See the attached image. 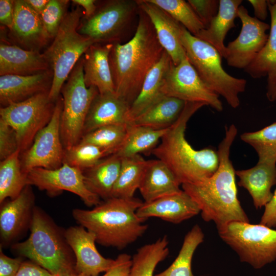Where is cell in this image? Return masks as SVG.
Masks as SVG:
<instances>
[{"label":"cell","mask_w":276,"mask_h":276,"mask_svg":"<svg viewBox=\"0 0 276 276\" xmlns=\"http://www.w3.org/2000/svg\"><path fill=\"white\" fill-rule=\"evenodd\" d=\"M128 125H113L98 128L84 134L79 143L98 146L109 155L114 154L123 144Z\"/></svg>","instance_id":"obj_39"},{"label":"cell","mask_w":276,"mask_h":276,"mask_svg":"<svg viewBox=\"0 0 276 276\" xmlns=\"http://www.w3.org/2000/svg\"><path fill=\"white\" fill-rule=\"evenodd\" d=\"M121 165V158L113 154L83 171L87 189L100 198L106 200L111 198Z\"/></svg>","instance_id":"obj_30"},{"label":"cell","mask_w":276,"mask_h":276,"mask_svg":"<svg viewBox=\"0 0 276 276\" xmlns=\"http://www.w3.org/2000/svg\"><path fill=\"white\" fill-rule=\"evenodd\" d=\"M109 156L102 148L87 143H79L64 149L63 163L84 171Z\"/></svg>","instance_id":"obj_40"},{"label":"cell","mask_w":276,"mask_h":276,"mask_svg":"<svg viewBox=\"0 0 276 276\" xmlns=\"http://www.w3.org/2000/svg\"><path fill=\"white\" fill-rule=\"evenodd\" d=\"M20 151L17 150L13 154L0 163V203L6 199H13L17 197L28 185L27 174L21 168Z\"/></svg>","instance_id":"obj_34"},{"label":"cell","mask_w":276,"mask_h":276,"mask_svg":"<svg viewBox=\"0 0 276 276\" xmlns=\"http://www.w3.org/2000/svg\"><path fill=\"white\" fill-rule=\"evenodd\" d=\"M51 70L43 54L1 43L0 75L28 76Z\"/></svg>","instance_id":"obj_25"},{"label":"cell","mask_w":276,"mask_h":276,"mask_svg":"<svg viewBox=\"0 0 276 276\" xmlns=\"http://www.w3.org/2000/svg\"><path fill=\"white\" fill-rule=\"evenodd\" d=\"M270 15L268 40L254 60L244 71L253 78L267 77L266 97L276 101V1H268Z\"/></svg>","instance_id":"obj_24"},{"label":"cell","mask_w":276,"mask_h":276,"mask_svg":"<svg viewBox=\"0 0 276 276\" xmlns=\"http://www.w3.org/2000/svg\"><path fill=\"white\" fill-rule=\"evenodd\" d=\"M28 5L38 14L45 9L49 0H26Z\"/></svg>","instance_id":"obj_51"},{"label":"cell","mask_w":276,"mask_h":276,"mask_svg":"<svg viewBox=\"0 0 276 276\" xmlns=\"http://www.w3.org/2000/svg\"><path fill=\"white\" fill-rule=\"evenodd\" d=\"M205 105L203 103L186 102L177 120L151 152L167 166L180 185L207 178L215 173L219 166L217 151L210 148L196 150L185 137L189 120Z\"/></svg>","instance_id":"obj_3"},{"label":"cell","mask_w":276,"mask_h":276,"mask_svg":"<svg viewBox=\"0 0 276 276\" xmlns=\"http://www.w3.org/2000/svg\"><path fill=\"white\" fill-rule=\"evenodd\" d=\"M14 1H0V22L10 30L13 25Z\"/></svg>","instance_id":"obj_48"},{"label":"cell","mask_w":276,"mask_h":276,"mask_svg":"<svg viewBox=\"0 0 276 276\" xmlns=\"http://www.w3.org/2000/svg\"><path fill=\"white\" fill-rule=\"evenodd\" d=\"M82 56L63 85V108L60 135L64 149L79 143L83 135L85 120L91 103L99 94L94 86L86 87L84 80Z\"/></svg>","instance_id":"obj_9"},{"label":"cell","mask_w":276,"mask_h":276,"mask_svg":"<svg viewBox=\"0 0 276 276\" xmlns=\"http://www.w3.org/2000/svg\"><path fill=\"white\" fill-rule=\"evenodd\" d=\"M23 261L20 258H12L0 249V276H16Z\"/></svg>","instance_id":"obj_45"},{"label":"cell","mask_w":276,"mask_h":276,"mask_svg":"<svg viewBox=\"0 0 276 276\" xmlns=\"http://www.w3.org/2000/svg\"><path fill=\"white\" fill-rule=\"evenodd\" d=\"M180 184L162 160H147L139 190L144 202H150L161 197L178 192Z\"/></svg>","instance_id":"obj_28"},{"label":"cell","mask_w":276,"mask_h":276,"mask_svg":"<svg viewBox=\"0 0 276 276\" xmlns=\"http://www.w3.org/2000/svg\"><path fill=\"white\" fill-rule=\"evenodd\" d=\"M188 2L205 28L218 13V0H188Z\"/></svg>","instance_id":"obj_43"},{"label":"cell","mask_w":276,"mask_h":276,"mask_svg":"<svg viewBox=\"0 0 276 276\" xmlns=\"http://www.w3.org/2000/svg\"><path fill=\"white\" fill-rule=\"evenodd\" d=\"M2 204L0 210L1 246H6L30 228L35 208L31 186H27L14 199Z\"/></svg>","instance_id":"obj_17"},{"label":"cell","mask_w":276,"mask_h":276,"mask_svg":"<svg viewBox=\"0 0 276 276\" xmlns=\"http://www.w3.org/2000/svg\"><path fill=\"white\" fill-rule=\"evenodd\" d=\"M137 10L136 1H109L97 9L92 16L83 18L78 31L96 43L117 42Z\"/></svg>","instance_id":"obj_11"},{"label":"cell","mask_w":276,"mask_h":276,"mask_svg":"<svg viewBox=\"0 0 276 276\" xmlns=\"http://www.w3.org/2000/svg\"><path fill=\"white\" fill-rule=\"evenodd\" d=\"M82 12L80 6L66 13L54 40L43 53L53 72L50 99L56 102L62 87L76 63L96 42L81 35L78 28Z\"/></svg>","instance_id":"obj_6"},{"label":"cell","mask_w":276,"mask_h":276,"mask_svg":"<svg viewBox=\"0 0 276 276\" xmlns=\"http://www.w3.org/2000/svg\"><path fill=\"white\" fill-rule=\"evenodd\" d=\"M181 40L187 57L204 83L221 96L232 107L240 105L239 95L246 88V80L234 77L222 65V57L209 43L199 39L183 27Z\"/></svg>","instance_id":"obj_7"},{"label":"cell","mask_w":276,"mask_h":276,"mask_svg":"<svg viewBox=\"0 0 276 276\" xmlns=\"http://www.w3.org/2000/svg\"><path fill=\"white\" fill-rule=\"evenodd\" d=\"M112 46L96 43L82 56L85 84L96 87L100 94L116 93L109 60Z\"/></svg>","instance_id":"obj_23"},{"label":"cell","mask_w":276,"mask_h":276,"mask_svg":"<svg viewBox=\"0 0 276 276\" xmlns=\"http://www.w3.org/2000/svg\"><path fill=\"white\" fill-rule=\"evenodd\" d=\"M64 236L75 258V270L85 276H98L106 271L114 260L102 256L96 246L95 235L81 225L71 226Z\"/></svg>","instance_id":"obj_16"},{"label":"cell","mask_w":276,"mask_h":276,"mask_svg":"<svg viewBox=\"0 0 276 276\" xmlns=\"http://www.w3.org/2000/svg\"><path fill=\"white\" fill-rule=\"evenodd\" d=\"M235 125L225 127L218 146L219 164L215 173L201 181L181 185L198 205L202 219L213 221L219 227L234 221L249 222L237 195L235 170L230 159V149L237 134Z\"/></svg>","instance_id":"obj_1"},{"label":"cell","mask_w":276,"mask_h":276,"mask_svg":"<svg viewBox=\"0 0 276 276\" xmlns=\"http://www.w3.org/2000/svg\"><path fill=\"white\" fill-rule=\"evenodd\" d=\"M238 17L242 24L238 36L226 47L227 64L237 68H246L256 58L266 44L270 25L249 15L247 9L241 5Z\"/></svg>","instance_id":"obj_15"},{"label":"cell","mask_w":276,"mask_h":276,"mask_svg":"<svg viewBox=\"0 0 276 276\" xmlns=\"http://www.w3.org/2000/svg\"><path fill=\"white\" fill-rule=\"evenodd\" d=\"M199 213L198 205L182 190L150 202H143L136 211L138 217L145 220L156 217L174 224L180 223Z\"/></svg>","instance_id":"obj_19"},{"label":"cell","mask_w":276,"mask_h":276,"mask_svg":"<svg viewBox=\"0 0 276 276\" xmlns=\"http://www.w3.org/2000/svg\"><path fill=\"white\" fill-rule=\"evenodd\" d=\"M72 2L84 9V18H88L92 16L97 9L95 4L96 1L95 0H73Z\"/></svg>","instance_id":"obj_50"},{"label":"cell","mask_w":276,"mask_h":276,"mask_svg":"<svg viewBox=\"0 0 276 276\" xmlns=\"http://www.w3.org/2000/svg\"><path fill=\"white\" fill-rule=\"evenodd\" d=\"M69 1L49 0L40 14L43 27L51 38L56 36L60 26L66 15Z\"/></svg>","instance_id":"obj_41"},{"label":"cell","mask_w":276,"mask_h":276,"mask_svg":"<svg viewBox=\"0 0 276 276\" xmlns=\"http://www.w3.org/2000/svg\"><path fill=\"white\" fill-rule=\"evenodd\" d=\"M49 93L38 94L0 109V119L16 133L20 154L31 146L36 135L52 117L56 102L50 99Z\"/></svg>","instance_id":"obj_10"},{"label":"cell","mask_w":276,"mask_h":276,"mask_svg":"<svg viewBox=\"0 0 276 276\" xmlns=\"http://www.w3.org/2000/svg\"><path fill=\"white\" fill-rule=\"evenodd\" d=\"M131 265V256L126 253L121 254L102 276H129Z\"/></svg>","instance_id":"obj_44"},{"label":"cell","mask_w":276,"mask_h":276,"mask_svg":"<svg viewBox=\"0 0 276 276\" xmlns=\"http://www.w3.org/2000/svg\"><path fill=\"white\" fill-rule=\"evenodd\" d=\"M30 235L12 248L53 274L67 275L76 272L75 256L62 232L51 218L35 206Z\"/></svg>","instance_id":"obj_5"},{"label":"cell","mask_w":276,"mask_h":276,"mask_svg":"<svg viewBox=\"0 0 276 276\" xmlns=\"http://www.w3.org/2000/svg\"><path fill=\"white\" fill-rule=\"evenodd\" d=\"M27 180L28 185L45 191L51 196L66 191L78 196L88 206H96L101 202L86 186L83 171L66 163L53 170L34 168L27 173Z\"/></svg>","instance_id":"obj_14"},{"label":"cell","mask_w":276,"mask_h":276,"mask_svg":"<svg viewBox=\"0 0 276 276\" xmlns=\"http://www.w3.org/2000/svg\"><path fill=\"white\" fill-rule=\"evenodd\" d=\"M10 31L14 39L27 50L39 51L50 39L40 15L26 0L14 1L13 25Z\"/></svg>","instance_id":"obj_20"},{"label":"cell","mask_w":276,"mask_h":276,"mask_svg":"<svg viewBox=\"0 0 276 276\" xmlns=\"http://www.w3.org/2000/svg\"><path fill=\"white\" fill-rule=\"evenodd\" d=\"M62 108L63 99L60 96L49 123L37 133L31 146L21 153V168L26 174L34 168L53 170L62 165L64 154L60 135Z\"/></svg>","instance_id":"obj_12"},{"label":"cell","mask_w":276,"mask_h":276,"mask_svg":"<svg viewBox=\"0 0 276 276\" xmlns=\"http://www.w3.org/2000/svg\"><path fill=\"white\" fill-rule=\"evenodd\" d=\"M139 9L149 18L158 40L174 65L187 58L181 36L183 26L166 12L148 0L136 1Z\"/></svg>","instance_id":"obj_18"},{"label":"cell","mask_w":276,"mask_h":276,"mask_svg":"<svg viewBox=\"0 0 276 276\" xmlns=\"http://www.w3.org/2000/svg\"><path fill=\"white\" fill-rule=\"evenodd\" d=\"M143 202L132 197H111L91 210L75 209L76 221L96 236L101 245L122 249L141 237L148 228L136 214Z\"/></svg>","instance_id":"obj_4"},{"label":"cell","mask_w":276,"mask_h":276,"mask_svg":"<svg viewBox=\"0 0 276 276\" xmlns=\"http://www.w3.org/2000/svg\"><path fill=\"white\" fill-rule=\"evenodd\" d=\"M53 74L52 70L37 74L0 76V103L2 107L25 101L38 94L49 91Z\"/></svg>","instance_id":"obj_21"},{"label":"cell","mask_w":276,"mask_h":276,"mask_svg":"<svg viewBox=\"0 0 276 276\" xmlns=\"http://www.w3.org/2000/svg\"><path fill=\"white\" fill-rule=\"evenodd\" d=\"M54 276H85V275L81 273H78L77 272H75V273H73L67 275H55Z\"/></svg>","instance_id":"obj_52"},{"label":"cell","mask_w":276,"mask_h":276,"mask_svg":"<svg viewBox=\"0 0 276 276\" xmlns=\"http://www.w3.org/2000/svg\"><path fill=\"white\" fill-rule=\"evenodd\" d=\"M186 102L165 96L139 117L131 124L156 130L170 128L181 114Z\"/></svg>","instance_id":"obj_31"},{"label":"cell","mask_w":276,"mask_h":276,"mask_svg":"<svg viewBox=\"0 0 276 276\" xmlns=\"http://www.w3.org/2000/svg\"><path fill=\"white\" fill-rule=\"evenodd\" d=\"M242 0H220L218 12L209 25L194 35L215 48L225 58L224 40L228 31L235 27V19Z\"/></svg>","instance_id":"obj_29"},{"label":"cell","mask_w":276,"mask_h":276,"mask_svg":"<svg viewBox=\"0 0 276 276\" xmlns=\"http://www.w3.org/2000/svg\"><path fill=\"white\" fill-rule=\"evenodd\" d=\"M16 276H54L33 261L22 262Z\"/></svg>","instance_id":"obj_47"},{"label":"cell","mask_w":276,"mask_h":276,"mask_svg":"<svg viewBox=\"0 0 276 276\" xmlns=\"http://www.w3.org/2000/svg\"><path fill=\"white\" fill-rule=\"evenodd\" d=\"M240 139L255 150L258 162L276 164V122L258 131L244 132Z\"/></svg>","instance_id":"obj_37"},{"label":"cell","mask_w":276,"mask_h":276,"mask_svg":"<svg viewBox=\"0 0 276 276\" xmlns=\"http://www.w3.org/2000/svg\"><path fill=\"white\" fill-rule=\"evenodd\" d=\"M220 238L242 262L260 269L276 260V229L259 224L234 221L217 228Z\"/></svg>","instance_id":"obj_8"},{"label":"cell","mask_w":276,"mask_h":276,"mask_svg":"<svg viewBox=\"0 0 276 276\" xmlns=\"http://www.w3.org/2000/svg\"><path fill=\"white\" fill-rule=\"evenodd\" d=\"M129 108V104L116 93H99L89 108L84 124L83 135L103 126L130 124Z\"/></svg>","instance_id":"obj_22"},{"label":"cell","mask_w":276,"mask_h":276,"mask_svg":"<svg viewBox=\"0 0 276 276\" xmlns=\"http://www.w3.org/2000/svg\"><path fill=\"white\" fill-rule=\"evenodd\" d=\"M168 244V239L165 235L138 248L132 257L129 276H154L158 264L169 255Z\"/></svg>","instance_id":"obj_35"},{"label":"cell","mask_w":276,"mask_h":276,"mask_svg":"<svg viewBox=\"0 0 276 276\" xmlns=\"http://www.w3.org/2000/svg\"><path fill=\"white\" fill-rule=\"evenodd\" d=\"M147 164L140 154L121 158L118 179L114 186L112 197L130 198L139 189Z\"/></svg>","instance_id":"obj_33"},{"label":"cell","mask_w":276,"mask_h":276,"mask_svg":"<svg viewBox=\"0 0 276 276\" xmlns=\"http://www.w3.org/2000/svg\"><path fill=\"white\" fill-rule=\"evenodd\" d=\"M264 208L260 223L271 228L276 227V188L271 199Z\"/></svg>","instance_id":"obj_46"},{"label":"cell","mask_w":276,"mask_h":276,"mask_svg":"<svg viewBox=\"0 0 276 276\" xmlns=\"http://www.w3.org/2000/svg\"><path fill=\"white\" fill-rule=\"evenodd\" d=\"M162 91L165 96L185 102L203 103L218 111L223 110L219 95L204 83L187 57L177 65L172 63Z\"/></svg>","instance_id":"obj_13"},{"label":"cell","mask_w":276,"mask_h":276,"mask_svg":"<svg viewBox=\"0 0 276 276\" xmlns=\"http://www.w3.org/2000/svg\"><path fill=\"white\" fill-rule=\"evenodd\" d=\"M18 150H19V146L15 131L10 125L0 119L1 161L7 158Z\"/></svg>","instance_id":"obj_42"},{"label":"cell","mask_w":276,"mask_h":276,"mask_svg":"<svg viewBox=\"0 0 276 276\" xmlns=\"http://www.w3.org/2000/svg\"><path fill=\"white\" fill-rule=\"evenodd\" d=\"M204 234L201 227L194 225L185 236L179 252L171 265L154 276H195L192 270V261L197 247L203 242Z\"/></svg>","instance_id":"obj_36"},{"label":"cell","mask_w":276,"mask_h":276,"mask_svg":"<svg viewBox=\"0 0 276 276\" xmlns=\"http://www.w3.org/2000/svg\"><path fill=\"white\" fill-rule=\"evenodd\" d=\"M148 1L166 12L193 35H196L205 28L188 1L183 0Z\"/></svg>","instance_id":"obj_38"},{"label":"cell","mask_w":276,"mask_h":276,"mask_svg":"<svg viewBox=\"0 0 276 276\" xmlns=\"http://www.w3.org/2000/svg\"><path fill=\"white\" fill-rule=\"evenodd\" d=\"M248 2L254 9L255 18L261 21H263L267 18L269 11L268 1L249 0Z\"/></svg>","instance_id":"obj_49"},{"label":"cell","mask_w":276,"mask_h":276,"mask_svg":"<svg viewBox=\"0 0 276 276\" xmlns=\"http://www.w3.org/2000/svg\"><path fill=\"white\" fill-rule=\"evenodd\" d=\"M238 185L251 196L256 209L265 206L271 199L272 187L276 185V164L258 162L252 168L235 171Z\"/></svg>","instance_id":"obj_26"},{"label":"cell","mask_w":276,"mask_h":276,"mask_svg":"<svg viewBox=\"0 0 276 276\" xmlns=\"http://www.w3.org/2000/svg\"><path fill=\"white\" fill-rule=\"evenodd\" d=\"M173 63L164 51L160 60L146 76L140 92L129 108L130 124L153 104L165 96L162 91L166 76Z\"/></svg>","instance_id":"obj_27"},{"label":"cell","mask_w":276,"mask_h":276,"mask_svg":"<svg viewBox=\"0 0 276 276\" xmlns=\"http://www.w3.org/2000/svg\"><path fill=\"white\" fill-rule=\"evenodd\" d=\"M169 128L156 130L133 124H128L124 141L114 154L123 158L151 152Z\"/></svg>","instance_id":"obj_32"},{"label":"cell","mask_w":276,"mask_h":276,"mask_svg":"<svg viewBox=\"0 0 276 276\" xmlns=\"http://www.w3.org/2000/svg\"><path fill=\"white\" fill-rule=\"evenodd\" d=\"M139 11L133 37L124 44L113 43L109 58L115 92L130 106L139 95L148 74L165 51L149 18L140 9Z\"/></svg>","instance_id":"obj_2"}]
</instances>
